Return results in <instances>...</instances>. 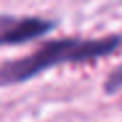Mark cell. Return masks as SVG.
Returning <instances> with one entry per match:
<instances>
[{"label":"cell","mask_w":122,"mask_h":122,"mask_svg":"<svg viewBox=\"0 0 122 122\" xmlns=\"http://www.w3.org/2000/svg\"><path fill=\"white\" fill-rule=\"evenodd\" d=\"M119 88H122V66L112 72V77L106 80V85H104V90H106V93H114V90H119Z\"/></svg>","instance_id":"3"},{"label":"cell","mask_w":122,"mask_h":122,"mask_svg":"<svg viewBox=\"0 0 122 122\" xmlns=\"http://www.w3.org/2000/svg\"><path fill=\"white\" fill-rule=\"evenodd\" d=\"M53 29L51 19L37 16H0V48L3 45H21L37 40Z\"/></svg>","instance_id":"2"},{"label":"cell","mask_w":122,"mask_h":122,"mask_svg":"<svg viewBox=\"0 0 122 122\" xmlns=\"http://www.w3.org/2000/svg\"><path fill=\"white\" fill-rule=\"evenodd\" d=\"M122 48V35H109V37H64V40H48L40 45L35 53L5 61L0 66V85H16L24 80L37 77L40 72L53 69L58 64H93V61L106 58L109 53H117Z\"/></svg>","instance_id":"1"}]
</instances>
